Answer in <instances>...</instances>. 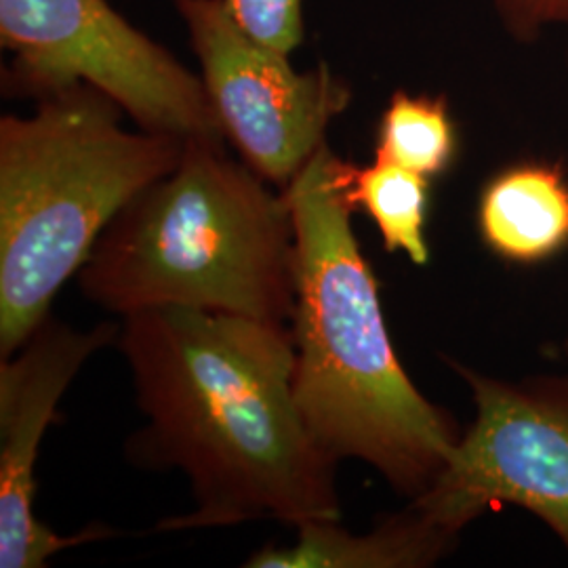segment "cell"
I'll return each mask as SVG.
<instances>
[{"instance_id": "6da1fadb", "label": "cell", "mask_w": 568, "mask_h": 568, "mask_svg": "<svg viewBox=\"0 0 568 568\" xmlns=\"http://www.w3.org/2000/svg\"><path fill=\"white\" fill-rule=\"evenodd\" d=\"M121 347L148 426L126 445L178 467L196 508L159 530L339 520L335 459L295 400L291 328L248 316L152 307L122 316Z\"/></svg>"}, {"instance_id": "7a4b0ae2", "label": "cell", "mask_w": 568, "mask_h": 568, "mask_svg": "<svg viewBox=\"0 0 568 568\" xmlns=\"http://www.w3.org/2000/svg\"><path fill=\"white\" fill-rule=\"evenodd\" d=\"M349 164L325 142L284 187L297 243L293 389L335 462L361 459L415 499L443 474L462 429L392 347L379 284L352 227Z\"/></svg>"}, {"instance_id": "3957f363", "label": "cell", "mask_w": 568, "mask_h": 568, "mask_svg": "<svg viewBox=\"0 0 568 568\" xmlns=\"http://www.w3.org/2000/svg\"><path fill=\"white\" fill-rule=\"evenodd\" d=\"M224 138H192L163 180L103 230L79 272L114 314L190 307L284 325L293 318L297 243L291 206Z\"/></svg>"}, {"instance_id": "277c9868", "label": "cell", "mask_w": 568, "mask_h": 568, "mask_svg": "<svg viewBox=\"0 0 568 568\" xmlns=\"http://www.w3.org/2000/svg\"><path fill=\"white\" fill-rule=\"evenodd\" d=\"M121 105L77 84L0 119V358L16 354L103 230L169 175L183 143L122 129Z\"/></svg>"}, {"instance_id": "5b68a950", "label": "cell", "mask_w": 568, "mask_h": 568, "mask_svg": "<svg viewBox=\"0 0 568 568\" xmlns=\"http://www.w3.org/2000/svg\"><path fill=\"white\" fill-rule=\"evenodd\" d=\"M9 98L42 100L89 84L143 131L178 140L224 138L201 74L152 41L108 0H0Z\"/></svg>"}, {"instance_id": "8992f818", "label": "cell", "mask_w": 568, "mask_h": 568, "mask_svg": "<svg viewBox=\"0 0 568 568\" xmlns=\"http://www.w3.org/2000/svg\"><path fill=\"white\" fill-rule=\"evenodd\" d=\"M447 363L471 389L476 419L436 483L410 504L455 535L511 504L539 516L568 549V379L504 382Z\"/></svg>"}, {"instance_id": "52a82bcc", "label": "cell", "mask_w": 568, "mask_h": 568, "mask_svg": "<svg viewBox=\"0 0 568 568\" xmlns=\"http://www.w3.org/2000/svg\"><path fill=\"white\" fill-rule=\"evenodd\" d=\"M175 7L225 140L260 178L284 190L347 110L349 84L325 63L295 70L291 55L251 39L222 0H175Z\"/></svg>"}, {"instance_id": "ba28073f", "label": "cell", "mask_w": 568, "mask_h": 568, "mask_svg": "<svg viewBox=\"0 0 568 568\" xmlns=\"http://www.w3.org/2000/svg\"><path fill=\"white\" fill-rule=\"evenodd\" d=\"M121 326L77 331L47 316L18 349L0 361V568H42L61 549L121 535L93 525L63 537L34 516V466L42 436L60 424L63 392L82 365L119 342Z\"/></svg>"}, {"instance_id": "9c48e42d", "label": "cell", "mask_w": 568, "mask_h": 568, "mask_svg": "<svg viewBox=\"0 0 568 568\" xmlns=\"http://www.w3.org/2000/svg\"><path fill=\"white\" fill-rule=\"evenodd\" d=\"M291 548L265 546L246 568H426L443 560L457 535L434 525L413 504L382 518L366 535H352L339 520H310Z\"/></svg>"}, {"instance_id": "30bf717a", "label": "cell", "mask_w": 568, "mask_h": 568, "mask_svg": "<svg viewBox=\"0 0 568 568\" xmlns=\"http://www.w3.org/2000/svg\"><path fill=\"white\" fill-rule=\"evenodd\" d=\"M478 230L511 264H539L568 246V175L560 164L528 161L501 169L478 201Z\"/></svg>"}, {"instance_id": "8fae6325", "label": "cell", "mask_w": 568, "mask_h": 568, "mask_svg": "<svg viewBox=\"0 0 568 568\" xmlns=\"http://www.w3.org/2000/svg\"><path fill=\"white\" fill-rule=\"evenodd\" d=\"M349 201L363 206L377 225L389 253L403 251L415 265L429 262L426 243L429 178L400 164L375 159L366 166L349 164Z\"/></svg>"}, {"instance_id": "7c38bea8", "label": "cell", "mask_w": 568, "mask_h": 568, "mask_svg": "<svg viewBox=\"0 0 568 568\" xmlns=\"http://www.w3.org/2000/svg\"><path fill=\"white\" fill-rule=\"evenodd\" d=\"M455 154L457 131L447 98L394 91L377 126L375 159L436 178Z\"/></svg>"}, {"instance_id": "4fadbf2b", "label": "cell", "mask_w": 568, "mask_h": 568, "mask_svg": "<svg viewBox=\"0 0 568 568\" xmlns=\"http://www.w3.org/2000/svg\"><path fill=\"white\" fill-rule=\"evenodd\" d=\"M232 20L265 47L293 55L305 39L304 0H222Z\"/></svg>"}, {"instance_id": "5bb4252c", "label": "cell", "mask_w": 568, "mask_h": 568, "mask_svg": "<svg viewBox=\"0 0 568 568\" xmlns=\"http://www.w3.org/2000/svg\"><path fill=\"white\" fill-rule=\"evenodd\" d=\"M518 41H535L548 28H568V0H490Z\"/></svg>"}, {"instance_id": "9a60e30c", "label": "cell", "mask_w": 568, "mask_h": 568, "mask_svg": "<svg viewBox=\"0 0 568 568\" xmlns=\"http://www.w3.org/2000/svg\"><path fill=\"white\" fill-rule=\"evenodd\" d=\"M565 352H567V358H568V337H567V342H565Z\"/></svg>"}]
</instances>
